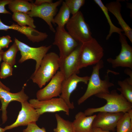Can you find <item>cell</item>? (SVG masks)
<instances>
[{
	"label": "cell",
	"mask_w": 132,
	"mask_h": 132,
	"mask_svg": "<svg viewBox=\"0 0 132 132\" xmlns=\"http://www.w3.org/2000/svg\"><path fill=\"white\" fill-rule=\"evenodd\" d=\"M65 79L62 72L57 71L48 84L37 91V99L40 101L44 100L59 96L61 93L62 83Z\"/></svg>",
	"instance_id": "7c38bea8"
},
{
	"label": "cell",
	"mask_w": 132,
	"mask_h": 132,
	"mask_svg": "<svg viewBox=\"0 0 132 132\" xmlns=\"http://www.w3.org/2000/svg\"><path fill=\"white\" fill-rule=\"evenodd\" d=\"M103 48L94 38L81 44L78 57V69L95 65L102 60Z\"/></svg>",
	"instance_id": "277c9868"
},
{
	"label": "cell",
	"mask_w": 132,
	"mask_h": 132,
	"mask_svg": "<svg viewBox=\"0 0 132 132\" xmlns=\"http://www.w3.org/2000/svg\"><path fill=\"white\" fill-rule=\"evenodd\" d=\"M94 1L99 7L104 14L110 26L109 33L106 37L107 40L109 39L113 33H116L119 34H121L123 31L121 29L115 26L112 23L108 13V11L100 0H94Z\"/></svg>",
	"instance_id": "7402d4cb"
},
{
	"label": "cell",
	"mask_w": 132,
	"mask_h": 132,
	"mask_svg": "<svg viewBox=\"0 0 132 132\" xmlns=\"http://www.w3.org/2000/svg\"><path fill=\"white\" fill-rule=\"evenodd\" d=\"M24 89V87L23 86L20 91L16 93H12L0 88V100L1 103L0 110L2 112V124L5 123L7 120V109L10 102L16 101L21 103L27 101L29 98L25 93Z\"/></svg>",
	"instance_id": "2e32d148"
},
{
	"label": "cell",
	"mask_w": 132,
	"mask_h": 132,
	"mask_svg": "<svg viewBox=\"0 0 132 132\" xmlns=\"http://www.w3.org/2000/svg\"><path fill=\"white\" fill-rule=\"evenodd\" d=\"M96 115L86 116L82 111L77 113L72 122L75 132H91L93 121Z\"/></svg>",
	"instance_id": "ac0fdd59"
},
{
	"label": "cell",
	"mask_w": 132,
	"mask_h": 132,
	"mask_svg": "<svg viewBox=\"0 0 132 132\" xmlns=\"http://www.w3.org/2000/svg\"><path fill=\"white\" fill-rule=\"evenodd\" d=\"M12 66L6 63L3 62L1 64L0 71V78L4 79L12 75Z\"/></svg>",
	"instance_id": "83f0119b"
},
{
	"label": "cell",
	"mask_w": 132,
	"mask_h": 132,
	"mask_svg": "<svg viewBox=\"0 0 132 132\" xmlns=\"http://www.w3.org/2000/svg\"><path fill=\"white\" fill-rule=\"evenodd\" d=\"M70 14L69 8L63 1L58 13L54 17L53 23L56 24L59 27L64 28L70 19Z\"/></svg>",
	"instance_id": "d6986e66"
},
{
	"label": "cell",
	"mask_w": 132,
	"mask_h": 132,
	"mask_svg": "<svg viewBox=\"0 0 132 132\" xmlns=\"http://www.w3.org/2000/svg\"><path fill=\"white\" fill-rule=\"evenodd\" d=\"M12 41L9 35L0 37V46L2 48H7Z\"/></svg>",
	"instance_id": "f546056e"
},
{
	"label": "cell",
	"mask_w": 132,
	"mask_h": 132,
	"mask_svg": "<svg viewBox=\"0 0 132 132\" xmlns=\"http://www.w3.org/2000/svg\"><path fill=\"white\" fill-rule=\"evenodd\" d=\"M66 27L72 37L80 44L88 42L93 38L90 27L80 11L72 15L66 24Z\"/></svg>",
	"instance_id": "5b68a950"
},
{
	"label": "cell",
	"mask_w": 132,
	"mask_h": 132,
	"mask_svg": "<svg viewBox=\"0 0 132 132\" xmlns=\"http://www.w3.org/2000/svg\"><path fill=\"white\" fill-rule=\"evenodd\" d=\"M52 0H36L33 3L36 5L39 6L46 3L53 2Z\"/></svg>",
	"instance_id": "1f68e13d"
},
{
	"label": "cell",
	"mask_w": 132,
	"mask_h": 132,
	"mask_svg": "<svg viewBox=\"0 0 132 132\" xmlns=\"http://www.w3.org/2000/svg\"><path fill=\"white\" fill-rule=\"evenodd\" d=\"M69 8L72 15L77 13L84 4V0H66L64 1Z\"/></svg>",
	"instance_id": "4316f807"
},
{
	"label": "cell",
	"mask_w": 132,
	"mask_h": 132,
	"mask_svg": "<svg viewBox=\"0 0 132 132\" xmlns=\"http://www.w3.org/2000/svg\"><path fill=\"white\" fill-rule=\"evenodd\" d=\"M4 52L3 50H1L0 51V62L2 60V55ZM0 88L4 89L10 91V89L4 85L0 80Z\"/></svg>",
	"instance_id": "d6a6232c"
},
{
	"label": "cell",
	"mask_w": 132,
	"mask_h": 132,
	"mask_svg": "<svg viewBox=\"0 0 132 132\" xmlns=\"http://www.w3.org/2000/svg\"><path fill=\"white\" fill-rule=\"evenodd\" d=\"M2 50V48H1L0 46V51H1Z\"/></svg>",
	"instance_id": "8d00e7d4"
},
{
	"label": "cell",
	"mask_w": 132,
	"mask_h": 132,
	"mask_svg": "<svg viewBox=\"0 0 132 132\" xmlns=\"http://www.w3.org/2000/svg\"><path fill=\"white\" fill-rule=\"evenodd\" d=\"M89 77L88 76L81 77L74 74L65 79L63 81L59 97L64 100L70 109H73L75 108L73 103L70 100L71 94L76 89L79 83L83 82L87 84Z\"/></svg>",
	"instance_id": "4fadbf2b"
},
{
	"label": "cell",
	"mask_w": 132,
	"mask_h": 132,
	"mask_svg": "<svg viewBox=\"0 0 132 132\" xmlns=\"http://www.w3.org/2000/svg\"><path fill=\"white\" fill-rule=\"evenodd\" d=\"M91 132H113L103 130L98 127H92Z\"/></svg>",
	"instance_id": "836d02e7"
},
{
	"label": "cell",
	"mask_w": 132,
	"mask_h": 132,
	"mask_svg": "<svg viewBox=\"0 0 132 132\" xmlns=\"http://www.w3.org/2000/svg\"><path fill=\"white\" fill-rule=\"evenodd\" d=\"M116 132H132V120L127 112L124 113L118 121Z\"/></svg>",
	"instance_id": "d4e9b609"
},
{
	"label": "cell",
	"mask_w": 132,
	"mask_h": 132,
	"mask_svg": "<svg viewBox=\"0 0 132 132\" xmlns=\"http://www.w3.org/2000/svg\"><path fill=\"white\" fill-rule=\"evenodd\" d=\"M19 49L15 43L13 44L6 51L4 52L2 55V60L3 62L13 66L16 63V57Z\"/></svg>",
	"instance_id": "484cf974"
},
{
	"label": "cell",
	"mask_w": 132,
	"mask_h": 132,
	"mask_svg": "<svg viewBox=\"0 0 132 132\" xmlns=\"http://www.w3.org/2000/svg\"><path fill=\"white\" fill-rule=\"evenodd\" d=\"M81 44L67 56L59 58V68L65 79L73 74H77L79 73L78 67V60Z\"/></svg>",
	"instance_id": "9a60e30c"
},
{
	"label": "cell",
	"mask_w": 132,
	"mask_h": 132,
	"mask_svg": "<svg viewBox=\"0 0 132 132\" xmlns=\"http://www.w3.org/2000/svg\"><path fill=\"white\" fill-rule=\"evenodd\" d=\"M119 36L121 46L120 52L115 59L109 58L107 61L113 68L121 67L132 70V47L128 44L124 34L121 33Z\"/></svg>",
	"instance_id": "30bf717a"
},
{
	"label": "cell",
	"mask_w": 132,
	"mask_h": 132,
	"mask_svg": "<svg viewBox=\"0 0 132 132\" xmlns=\"http://www.w3.org/2000/svg\"><path fill=\"white\" fill-rule=\"evenodd\" d=\"M95 96L106 100L107 103L103 106L97 108H89L84 113L86 116L93 115L94 113L103 112L111 113L127 112L132 109V103L128 102L121 94L115 89L112 90L109 93H100Z\"/></svg>",
	"instance_id": "6da1fadb"
},
{
	"label": "cell",
	"mask_w": 132,
	"mask_h": 132,
	"mask_svg": "<svg viewBox=\"0 0 132 132\" xmlns=\"http://www.w3.org/2000/svg\"><path fill=\"white\" fill-rule=\"evenodd\" d=\"M11 0H0V13L11 14V12L7 11L5 6L8 5Z\"/></svg>",
	"instance_id": "4dcf8cb0"
},
{
	"label": "cell",
	"mask_w": 132,
	"mask_h": 132,
	"mask_svg": "<svg viewBox=\"0 0 132 132\" xmlns=\"http://www.w3.org/2000/svg\"><path fill=\"white\" fill-rule=\"evenodd\" d=\"M21 103V109L16 121L12 124L6 126L4 128L5 131L20 126H27L38 120L40 115L27 101Z\"/></svg>",
	"instance_id": "8fae6325"
},
{
	"label": "cell",
	"mask_w": 132,
	"mask_h": 132,
	"mask_svg": "<svg viewBox=\"0 0 132 132\" xmlns=\"http://www.w3.org/2000/svg\"><path fill=\"white\" fill-rule=\"evenodd\" d=\"M14 42L20 51L21 56L19 61V63H22L29 59H33L36 61L35 68L34 73L38 69L42 59L51 47V45L37 47H31L16 38H15Z\"/></svg>",
	"instance_id": "52a82bcc"
},
{
	"label": "cell",
	"mask_w": 132,
	"mask_h": 132,
	"mask_svg": "<svg viewBox=\"0 0 132 132\" xmlns=\"http://www.w3.org/2000/svg\"><path fill=\"white\" fill-rule=\"evenodd\" d=\"M118 84L120 88H117V90L128 102L132 103V82L127 78L122 81H118Z\"/></svg>",
	"instance_id": "603a6c76"
},
{
	"label": "cell",
	"mask_w": 132,
	"mask_h": 132,
	"mask_svg": "<svg viewBox=\"0 0 132 132\" xmlns=\"http://www.w3.org/2000/svg\"><path fill=\"white\" fill-rule=\"evenodd\" d=\"M12 17L13 20L20 26H25L27 25L34 29L36 27L33 18L27 13L20 12H13Z\"/></svg>",
	"instance_id": "44dd1931"
},
{
	"label": "cell",
	"mask_w": 132,
	"mask_h": 132,
	"mask_svg": "<svg viewBox=\"0 0 132 132\" xmlns=\"http://www.w3.org/2000/svg\"><path fill=\"white\" fill-rule=\"evenodd\" d=\"M23 132H47L44 127L40 128L36 122H33L29 124L27 128L23 130Z\"/></svg>",
	"instance_id": "f1b7e54d"
},
{
	"label": "cell",
	"mask_w": 132,
	"mask_h": 132,
	"mask_svg": "<svg viewBox=\"0 0 132 132\" xmlns=\"http://www.w3.org/2000/svg\"><path fill=\"white\" fill-rule=\"evenodd\" d=\"M104 66L102 60L93 66L87 89L83 95L78 100V105L81 104L90 97L97 94L110 93L109 88L114 86V84L110 81L108 74L110 70H108L104 80H101L99 76V71Z\"/></svg>",
	"instance_id": "7a4b0ae2"
},
{
	"label": "cell",
	"mask_w": 132,
	"mask_h": 132,
	"mask_svg": "<svg viewBox=\"0 0 132 132\" xmlns=\"http://www.w3.org/2000/svg\"><path fill=\"white\" fill-rule=\"evenodd\" d=\"M29 103L40 115L46 112L60 111L64 112L67 115L69 114L70 109L64 100L60 97L41 101L32 99L30 100Z\"/></svg>",
	"instance_id": "ba28073f"
},
{
	"label": "cell",
	"mask_w": 132,
	"mask_h": 132,
	"mask_svg": "<svg viewBox=\"0 0 132 132\" xmlns=\"http://www.w3.org/2000/svg\"><path fill=\"white\" fill-rule=\"evenodd\" d=\"M108 11L112 13L118 21L119 23L124 32V35L132 43V29L122 17L121 11V5L120 1L117 0L107 3L105 5Z\"/></svg>",
	"instance_id": "e0dca14e"
},
{
	"label": "cell",
	"mask_w": 132,
	"mask_h": 132,
	"mask_svg": "<svg viewBox=\"0 0 132 132\" xmlns=\"http://www.w3.org/2000/svg\"><path fill=\"white\" fill-rule=\"evenodd\" d=\"M127 112L128 113L131 119L132 120V109L130 110Z\"/></svg>",
	"instance_id": "e575fe53"
},
{
	"label": "cell",
	"mask_w": 132,
	"mask_h": 132,
	"mask_svg": "<svg viewBox=\"0 0 132 132\" xmlns=\"http://www.w3.org/2000/svg\"><path fill=\"white\" fill-rule=\"evenodd\" d=\"M55 33L53 44L58 48L60 58L68 55L80 44L73 39L64 28L57 26Z\"/></svg>",
	"instance_id": "9c48e42d"
},
{
	"label": "cell",
	"mask_w": 132,
	"mask_h": 132,
	"mask_svg": "<svg viewBox=\"0 0 132 132\" xmlns=\"http://www.w3.org/2000/svg\"><path fill=\"white\" fill-rule=\"evenodd\" d=\"M55 116L57 125L54 129V132H75L72 122L65 120L57 114Z\"/></svg>",
	"instance_id": "cb8c5ba5"
},
{
	"label": "cell",
	"mask_w": 132,
	"mask_h": 132,
	"mask_svg": "<svg viewBox=\"0 0 132 132\" xmlns=\"http://www.w3.org/2000/svg\"><path fill=\"white\" fill-rule=\"evenodd\" d=\"M8 8L12 12H20L27 13L31 9V3L25 0H11Z\"/></svg>",
	"instance_id": "ffe728a7"
},
{
	"label": "cell",
	"mask_w": 132,
	"mask_h": 132,
	"mask_svg": "<svg viewBox=\"0 0 132 132\" xmlns=\"http://www.w3.org/2000/svg\"><path fill=\"white\" fill-rule=\"evenodd\" d=\"M63 1L60 0L54 2L46 3L39 6L31 2V10L27 13L31 17H38L44 20L49 26L51 31L55 33V30L52 23L57 11V7L62 4Z\"/></svg>",
	"instance_id": "8992f818"
},
{
	"label": "cell",
	"mask_w": 132,
	"mask_h": 132,
	"mask_svg": "<svg viewBox=\"0 0 132 132\" xmlns=\"http://www.w3.org/2000/svg\"><path fill=\"white\" fill-rule=\"evenodd\" d=\"M124 113L98 112L93 120L92 127H98L104 130L114 132L118 121Z\"/></svg>",
	"instance_id": "5bb4252c"
},
{
	"label": "cell",
	"mask_w": 132,
	"mask_h": 132,
	"mask_svg": "<svg viewBox=\"0 0 132 132\" xmlns=\"http://www.w3.org/2000/svg\"><path fill=\"white\" fill-rule=\"evenodd\" d=\"M59 56L55 53L46 54L43 58L38 69L31 77L33 82L42 88L50 81L59 68Z\"/></svg>",
	"instance_id": "3957f363"
},
{
	"label": "cell",
	"mask_w": 132,
	"mask_h": 132,
	"mask_svg": "<svg viewBox=\"0 0 132 132\" xmlns=\"http://www.w3.org/2000/svg\"><path fill=\"white\" fill-rule=\"evenodd\" d=\"M5 131L4 128H2L0 127V132H5Z\"/></svg>",
	"instance_id": "d590c367"
}]
</instances>
